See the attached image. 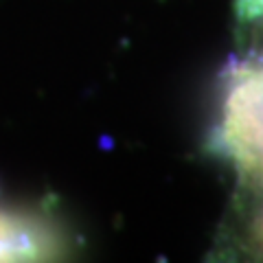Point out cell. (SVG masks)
Listing matches in <instances>:
<instances>
[{"instance_id":"obj_1","label":"cell","mask_w":263,"mask_h":263,"mask_svg":"<svg viewBox=\"0 0 263 263\" xmlns=\"http://www.w3.org/2000/svg\"><path fill=\"white\" fill-rule=\"evenodd\" d=\"M239 33L248 46L221 77L211 145L233 167L235 191H263V24Z\"/></svg>"},{"instance_id":"obj_2","label":"cell","mask_w":263,"mask_h":263,"mask_svg":"<svg viewBox=\"0 0 263 263\" xmlns=\"http://www.w3.org/2000/svg\"><path fill=\"white\" fill-rule=\"evenodd\" d=\"M215 254L230 261H263V191L233 193Z\"/></svg>"},{"instance_id":"obj_3","label":"cell","mask_w":263,"mask_h":263,"mask_svg":"<svg viewBox=\"0 0 263 263\" xmlns=\"http://www.w3.org/2000/svg\"><path fill=\"white\" fill-rule=\"evenodd\" d=\"M237 29L263 24V0H235Z\"/></svg>"}]
</instances>
